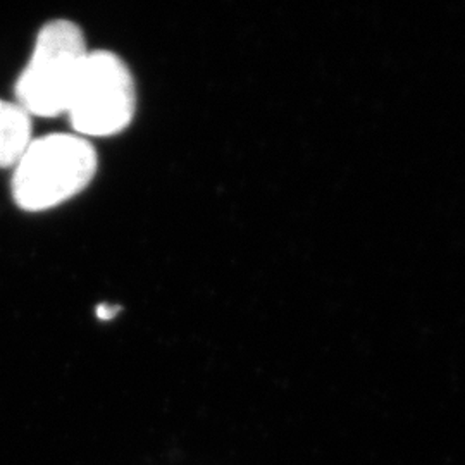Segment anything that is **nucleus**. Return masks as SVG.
Here are the masks:
<instances>
[{
	"label": "nucleus",
	"instance_id": "1",
	"mask_svg": "<svg viewBox=\"0 0 465 465\" xmlns=\"http://www.w3.org/2000/svg\"><path fill=\"white\" fill-rule=\"evenodd\" d=\"M97 173L94 145L78 134H55L32 140L13 174V197L23 211L61 205L90 184Z\"/></svg>",
	"mask_w": 465,
	"mask_h": 465
},
{
	"label": "nucleus",
	"instance_id": "2",
	"mask_svg": "<svg viewBox=\"0 0 465 465\" xmlns=\"http://www.w3.org/2000/svg\"><path fill=\"white\" fill-rule=\"evenodd\" d=\"M88 52L78 25L67 19L47 23L36 36L30 63L17 80V105L30 116L66 114Z\"/></svg>",
	"mask_w": 465,
	"mask_h": 465
},
{
	"label": "nucleus",
	"instance_id": "3",
	"mask_svg": "<svg viewBox=\"0 0 465 465\" xmlns=\"http://www.w3.org/2000/svg\"><path fill=\"white\" fill-rule=\"evenodd\" d=\"M136 111L130 67L114 52H88L69 100L66 116L78 136H113L124 132Z\"/></svg>",
	"mask_w": 465,
	"mask_h": 465
},
{
	"label": "nucleus",
	"instance_id": "4",
	"mask_svg": "<svg viewBox=\"0 0 465 465\" xmlns=\"http://www.w3.org/2000/svg\"><path fill=\"white\" fill-rule=\"evenodd\" d=\"M32 143V116L13 102L0 100V167L16 166Z\"/></svg>",
	"mask_w": 465,
	"mask_h": 465
}]
</instances>
